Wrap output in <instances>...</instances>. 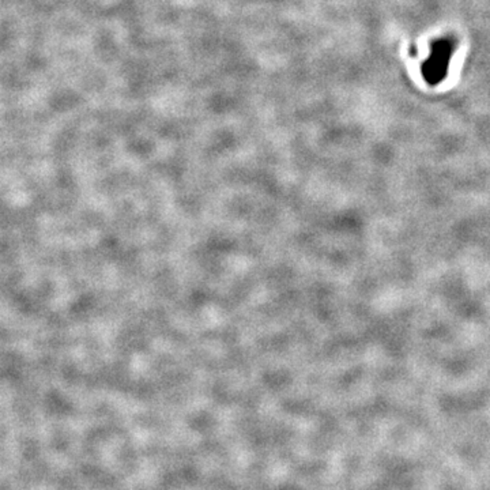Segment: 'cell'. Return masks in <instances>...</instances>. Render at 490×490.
Listing matches in <instances>:
<instances>
[{
	"label": "cell",
	"instance_id": "cell-1",
	"mask_svg": "<svg viewBox=\"0 0 490 490\" xmlns=\"http://www.w3.org/2000/svg\"><path fill=\"white\" fill-rule=\"evenodd\" d=\"M453 52V42L450 38H440L434 41L431 56L426 59L422 68L424 78L429 85H437L446 78Z\"/></svg>",
	"mask_w": 490,
	"mask_h": 490
}]
</instances>
